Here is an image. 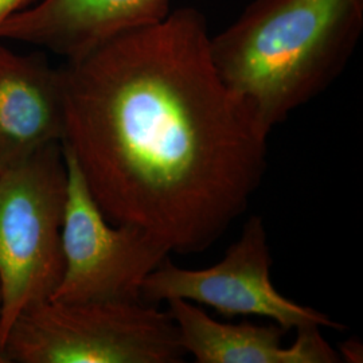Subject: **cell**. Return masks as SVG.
Wrapping results in <instances>:
<instances>
[{"instance_id":"1","label":"cell","mask_w":363,"mask_h":363,"mask_svg":"<svg viewBox=\"0 0 363 363\" xmlns=\"http://www.w3.org/2000/svg\"><path fill=\"white\" fill-rule=\"evenodd\" d=\"M61 70L62 147L106 220L189 255L247 211L269 133L220 79L202 13L171 11Z\"/></svg>"},{"instance_id":"2","label":"cell","mask_w":363,"mask_h":363,"mask_svg":"<svg viewBox=\"0 0 363 363\" xmlns=\"http://www.w3.org/2000/svg\"><path fill=\"white\" fill-rule=\"evenodd\" d=\"M363 0H252L210 37L220 79L267 133L318 97L349 64Z\"/></svg>"},{"instance_id":"3","label":"cell","mask_w":363,"mask_h":363,"mask_svg":"<svg viewBox=\"0 0 363 363\" xmlns=\"http://www.w3.org/2000/svg\"><path fill=\"white\" fill-rule=\"evenodd\" d=\"M169 311L138 301L46 300L22 312L0 346L1 363H179Z\"/></svg>"},{"instance_id":"4","label":"cell","mask_w":363,"mask_h":363,"mask_svg":"<svg viewBox=\"0 0 363 363\" xmlns=\"http://www.w3.org/2000/svg\"><path fill=\"white\" fill-rule=\"evenodd\" d=\"M66 195L61 143L0 174V346L15 319L52 298L61 281Z\"/></svg>"},{"instance_id":"5","label":"cell","mask_w":363,"mask_h":363,"mask_svg":"<svg viewBox=\"0 0 363 363\" xmlns=\"http://www.w3.org/2000/svg\"><path fill=\"white\" fill-rule=\"evenodd\" d=\"M62 151L67 169L62 223L64 273L50 300H142L145 279L169 257V249L138 226L115 225L106 220L74 157L64 147Z\"/></svg>"},{"instance_id":"6","label":"cell","mask_w":363,"mask_h":363,"mask_svg":"<svg viewBox=\"0 0 363 363\" xmlns=\"http://www.w3.org/2000/svg\"><path fill=\"white\" fill-rule=\"evenodd\" d=\"M271 265L264 220L252 216L220 262L205 269H187L167 257L145 279L140 298L151 306L181 298L210 307L225 318H265L286 331L307 327L346 328L323 312L280 294L271 280Z\"/></svg>"},{"instance_id":"7","label":"cell","mask_w":363,"mask_h":363,"mask_svg":"<svg viewBox=\"0 0 363 363\" xmlns=\"http://www.w3.org/2000/svg\"><path fill=\"white\" fill-rule=\"evenodd\" d=\"M171 0H37L10 18L0 38L74 61L111 39L164 21Z\"/></svg>"},{"instance_id":"8","label":"cell","mask_w":363,"mask_h":363,"mask_svg":"<svg viewBox=\"0 0 363 363\" xmlns=\"http://www.w3.org/2000/svg\"><path fill=\"white\" fill-rule=\"evenodd\" d=\"M64 133L62 70L0 46V174L62 143Z\"/></svg>"},{"instance_id":"9","label":"cell","mask_w":363,"mask_h":363,"mask_svg":"<svg viewBox=\"0 0 363 363\" xmlns=\"http://www.w3.org/2000/svg\"><path fill=\"white\" fill-rule=\"evenodd\" d=\"M167 311L175 322L182 347L198 363H337L340 355L322 335V328L296 330V339L284 346L288 331L268 325L222 323L198 304L171 298Z\"/></svg>"},{"instance_id":"10","label":"cell","mask_w":363,"mask_h":363,"mask_svg":"<svg viewBox=\"0 0 363 363\" xmlns=\"http://www.w3.org/2000/svg\"><path fill=\"white\" fill-rule=\"evenodd\" d=\"M34 1L37 0H0V28L13 15L21 13Z\"/></svg>"},{"instance_id":"11","label":"cell","mask_w":363,"mask_h":363,"mask_svg":"<svg viewBox=\"0 0 363 363\" xmlns=\"http://www.w3.org/2000/svg\"><path fill=\"white\" fill-rule=\"evenodd\" d=\"M362 346L355 340H347L340 346V358H346L349 362H358L362 358ZM361 362V361H359Z\"/></svg>"},{"instance_id":"12","label":"cell","mask_w":363,"mask_h":363,"mask_svg":"<svg viewBox=\"0 0 363 363\" xmlns=\"http://www.w3.org/2000/svg\"><path fill=\"white\" fill-rule=\"evenodd\" d=\"M1 306H3V296H1V286H0V316H1Z\"/></svg>"}]
</instances>
